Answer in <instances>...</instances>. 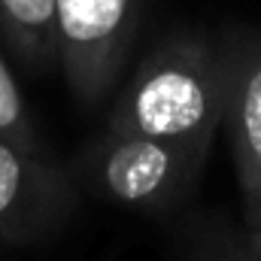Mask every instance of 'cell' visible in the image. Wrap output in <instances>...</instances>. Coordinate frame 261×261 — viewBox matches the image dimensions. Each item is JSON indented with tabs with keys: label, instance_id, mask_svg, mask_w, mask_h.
<instances>
[{
	"label": "cell",
	"instance_id": "1",
	"mask_svg": "<svg viewBox=\"0 0 261 261\" xmlns=\"http://www.w3.org/2000/svg\"><path fill=\"white\" fill-rule=\"evenodd\" d=\"M228 70L231 34L213 40L200 31H176L137 61L110 107L107 128L210 149L222 128Z\"/></svg>",
	"mask_w": 261,
	"mask_h": 261
},
{
	"label": "cell",
	"instance_id": "2",
	"mask_svg": "<svg viewBox=\"0 0 261 261\" xmlns=\"http://www.w3.org/2000/svg\"><path fill=\"white\" fill-rule=\"evenodd\" d=\"M206 155L195 143L107 128L79 152L73 179L110 203L167 213L192 195Z\"/></svg>",
	"mask_w": 261,
	"mask_h": 261
},
{
	"label": "cell",
	"instance_id": "3",
	"mask_svg": "<svg viewBox=\"0 0 261 261\" xmlns=\"http://www.w3.org/2000/svg\"><path fill=\"white\" fill-rule=\"evenodd\" d=\"M146 0H55L58 64L70 94L94 110L119 82L143 21Z\"/></svg>",
	"mask_w": 261,
	"mask_h": 261
},
{
	"label": "cell",
	"instance_id": "4",
	"mask_svg": "<svg viewBox=\"0 0 261 261\" xmlns=\"http://www.w3.org/2000/svg\"><path fill=\"white\" fill-rule=\"evenodd\" d=\"M79 206L76 179L46 152L0 137V243L28 246L58 234Z\"/></svg>",
	"mask_w": 261,
	"mask_h": 261
},
{
	"label": "cell",
	"instance_id": "5",
	"mask_svg": "<svg viewBox=\"0 0 261 261\" xmlns=\"http://www.w3.org/2000/svg\"><path fill=\"white\" fill-rule=\"evenodd\" d=\"M222 130L246 206L261 197V37L231 34V70Z\"/></svg>",
	"mask_w": 261,
	"mask_h": 261
},
{
	"label": "cell",
	"instance_id": "6",
	"mask_svg": "<svg viewBox=\"0 0 261 261\" xmlns=\"http://www.w3.org/2000/svg\"><path fill=\"white\" fill-rule=\"evenodd\" d=\"M0 40L28 70L58 64L55 0H0Z\"/></svg>",
	"mask_w": 261,
	"mask_h": 261
},
{
	"label": "cell",
	"instance_id": "7",
	"mask_svg": "<svg viewBox=\"0 0 261 261\" xmlns=\"http://www.w3.org/2000/svg\"><path fill=\"white\" fill-rule=\"evenodd\" d=\"M0 137L24 146V149H34V152H43V143H40V134L31 122V113L24 107V97L15 85V76L9 73V67L0 55Z\"/></svg>",
	"mask_w": 261,
	"mask_h": 261
},
{
	"label": "cell",
	"instance_id": "8",
	"mask_svg": "<svg viewBox=\"0 0 261 261\" xmlns=\"http://www.w3.org/2000/svg\"><path fill=\"white\" fill-rule=\"evenodd\" d=\"M243 249H246V255H249L252 261H261V225L249 228V237H246Z\"/></svg>",
	"mask_w": 261,
	"mask_h": 261
},
{
	"label": "cell",
	"instance_id": "9",
	"mask_svg": "<svg viewBox=\"0 0 261 261\" xmlns=\"http://www.w3.org/2000/svg\"><path fill=\"white\" fill-rule=\"evenodd\" d=\"M246 225H249V228L261 225V197L255 200V203H249V206H246Z\"/></svg>",
	"mask_w": 261,
	"mask_h": 261
},
{
	"label": "cell",
	"instance_id": "10",
	"mask_svg": "<svg viewBox=\"0 0 261 261\" xmlns=\"http://www.w3.org/2000/svg\"><path fill=\"white\" fill-rule=\"evenodd\" d=\"M222 261H252V258H249V255H246V249L240 246V249H234V252H228V255H225Z\"/></svg>",
	"mask_w": 261,
	"mask_h": 261
}]
</instances>
